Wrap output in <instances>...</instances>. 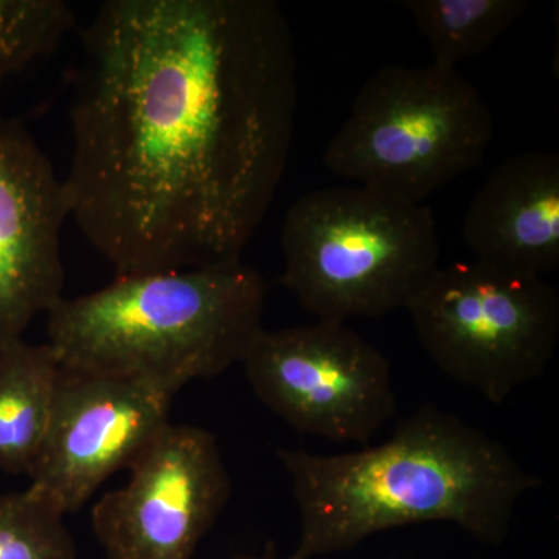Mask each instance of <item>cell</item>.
<instances>
[{"instance_id": "1", "label": "cell", "mask_w": 559, "mask_h": 559, "mask_svg": "<svg viewBox=\"0 0 559 559\" xmlns=\"http://www.w3.org/2000/svg\"><path fill=\"white\" fill-rule=\"evenodd\" d=\"M70 218L116 277L241 260L293 145L297 55L272 0H108L81 31Z\"/></svg>"}, {"instance_id": "2", "label": "cell", "mask_w": 559, "mask_h": 559, "mask_svg": "<svg viewBox=\"0 0 559 559\" xmlns=\"http://www.w3.org/2000/svg\"><path fill=\"white\" fill-rule=\"evenodd\" d=\"M277 455L299 510L297 559L348 551L377 533L428 522L500 544L521 499L540 485L500 441L436 406L401 419L374 447L342 454L282 448Z\"/></svg>"}, {"instance_id": "3", "label": "cell", "mask_w": 559, "mask_h": 559, "mask_svg": "<svg viewBox=\"0 0 559 559\" xmlns=\"http://www.w3.org/2000/svg\"><path fill=\"white\" fill-rule=\"evenodd\" d=\"M266 296V280L241 260L123 275L62 297L47 312V344L68 370L212 380L241 364Z\"/></svg>"}, {"instance_id": "4", "label": "cell", "mask_w": 559, "mask_h": 559, "mask_svg": "<svg viewBox=\"0 0 559 559\" xmlns=\"http://www.w3.org/2000/svg\"><path fill=\"white\" fill-rule=\"evenodd\" d=\"M280 282L318 320L406 310L440 267L432 210L360 186L304 194L282 229Z\"/></svg>"}, {"instance_id": "5", "label": "cell", "mask_w": 559, "mask_h": 559, "mask_svg": "<svg viewBox=\"0 0 559 559\" xmlns=\"http://www.w3.org/2000/svg\"><path fill=\"white\" fill-rule=\"evenodd\" d=\"M491 109L457 69L388 66L362 84L323 153L355 186L423 204L485 159Z\"/></svg>"}, {"instance_id": "6", "label": "cell", "mask_w": 559, "mask_h": 559, "mask_svg": "<svg viewBox=\"0 0 559 559\" xmlns=\"http://www.w3.org/2000/svg\"><path fill=\"white\" fill-rule=\"evenodd\" d=\"M406 311L437 369L492 404L543 377L558 344L557 289L476 260L440 266Z\"/></svg>"}, {"instance_id": "7", "label": "cell", "mask_w": 559, "mask_h": 559, "mask_svg": "<svg viewBox=\"0 0 559 559\" xmlns=\"http://www.w3.org/2000/svg\"><path fill=\"white\" fill-rule=\"evenodd\" d=\"M241 366L257 399L297 432L364 448L396 415L389 359L342 322L263 329Z\"/></svg>"}, {"instance_id": "8", "label": "cell", "mask_w": 559, "mask_h": 559, "mask_svg": "<svg viewBox=\"0 0 559 559\" xmlns=\"http://www.w3.org/2000/svg\"><path fill=\"white\" fill-rule=\"evenodd\" d=\"M128 469L91 513L106 559H193L231 495L216 437L170 421Z\"/></svg>"}, {"instance_id": "9", "label": "cell", "mask_w": 559, "mask_h": 559, "mask_svg": "<svg viewBox=\"0 0 559 559\" xmlns=\"http://www.w3.org/2000/svg\"><path fill=\"white\" fill-rule=\"evenodd\" d=\"M183 385L173 378L62 367L49 433L28 474V487L62 513H76L159 436Z\"/></svg>"}, {"instance_id": "10", "label": "cell", "mask_w": 559, "mask_h": 559, "mask_svg": "<svg viewBox=\"0 0 559 559\" xmlns=\"http://www.w3.org/2000/svg\"><path fill=\"white\" fill-rule=\"evenodd\" d=\"M68 218L64 179L21 120L0 116V347L64 297Z\"/></svg>"}, {"instance_id": "11", "label": "cell", "mask_w": 559, "mask_h": 559, "mask_svg": "<svg viewBox=\"0 0 559 559\" xmlns=\"http://www.w3.org/2000/svg\"><path fill=\"white\" fill-rule=\"evenodd\" d=\"M474 259L544 277L559 267V157L518 154L474 194L462 226Z\"/></svg>"}, {"instance_id": "12", "label": "cell", "mask_w": 559, "mask_h": 559, "mask_svg": "<svg viewBox=\"0 0 559 559\" xmlns=\"http://www.w3.org/2000/svg\"><path fill=\"white\" fill-rule=\"evenodd\" d=\"M62 366L47 344L0 347V471L32 473L49 433Z\"/></svg>"}, {"instance_id": "13", "label": "cell", "mask_w": 559, "mask_h": 559, "mask_svg": "<svg viewBox=\"0 0 559 559\" xmlns=\"http://www.w3.org/2000/svg\"><path fill=\"white\" fill-rule=\"evenodd\" d=\"M419 33L433 51V66L455 69L491 49L524 17L527 0H406Z\"/></svg>"}, {"instance_id": "14", "label": "cell", "mask_w": 559, "mask_h": 559, "mask_svg": "<svg viewBox=\"0 0 559 559\" xmlns=\"http://www.w3.org/2000/svg\"><path fill=\"white\" fill-rule=\"evenodd\" d=\"M64 518L31 487L0 496V559L79 558Z\"/></svg>"}, {"instance_id": "15", "label": "cell", "mask_w": 559, "mask_h": 559, "mask_svg": "<svg viewBox=\"0 0 559 559\" xmlns=\"http://www.w3.org/2000/svg\"><path fill=\"white\" fill-rule=\"evenodd\" d=\"M75 27L62 0H0V79L49 57Z\"/></svg>"}, {"instance_id": "16", "label": "cell", "mask_w": 559, "mask_h": 559, "mask_svg": "<svg viewBox=\"0 0 559 559\" xmlns=\"http://www.w3.org/2000/svg\"><path fill=\"white\" fill-rule=\"evenodd\" d=\"M230 559H297L296 557H286V558H280L277 555L274 554V550H266L264 554L261 555H242V557H235Z\"/></svg>"}]
</instances>
